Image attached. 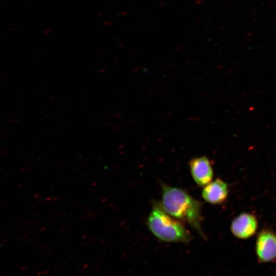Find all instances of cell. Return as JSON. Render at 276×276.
Masks as SVG:
<instances>
[{"label": "cell", "instance_id": "obj_1", "mask_svg": "<svg viewBox=\"0 0 276 276\" xmlns=\"http://www.w3.org/2000/svg\"><path fill=\"white\" fill-rule=\"evenodd\" d=\"M162 208L173 217L189 224L203 238L202 204L186 191L165 183L161 185Z\"/></svg>", "mask_w": 276, "mask_h": 276}, {"label": "cell", "instance_id": "obj_2", "mask_svg": "<svg viewBox=\"0 0 276 276\" xmlns=\"http://www.w3.org/2000/svg\"><path fill=\"white\" fill-rule=\"evenodd\" d=\"M147 223L151 233L166 242L188 243L192 236L182 222L168 214L160 204L155 203L148 218Z\"/></svg>", "mask_w": 276, "mask_h": 276}, {"label": "cell", "instance_id": "obj_3", "mask_svg": "<svg viewBox=\"0 0 276 276\" xmlns=\"http://www.w3.org/2000/svg\"><path fill=\"white\" fill-rule=\"evenodd\" d=\"M255 254L259 264L276 260V233L270 227H264L257 234L255 240Z\"/></svg>", "mask_w": 276, "mask_h": 276}, {"label": "cell", "instance_id": "obj_4", "mask_svg": "<svg viewBox=\"0 0 276 276\" xmlns=\"http://www.w3.org/2000/svg\"><path fill=\"white\" fill-rule=\"evenodd\" d=\"M258 227V219L254 214L243 212L233 218L229 229L235 238L246 240L257 234Z\"/></svg>", "mask_w": 276, "mask_h": 276}, {"label": "cell", "instance_id": "obj_5", "mask_svg": "<svg viewBox=\"0 0 276 276\" xmlns=\"http://www.w3.org/2000/svg\"><path fill=\"white\" fill-rule=\"evenodd\" d=\"M189 166L192 177L196 185L203 187L214 178V170L212 162L205 156L192 158Z\"/></svg>", "mask_w": 276, "mask_h": 276}, {"label": "cell", "instance_id": "obj_6", "mask_svg": "<svg viewBox=\"0 0 276 276\" xmlns=\"http://www.w3.org/2000/svg\"><path fill=\"white\" fill-rule=\"evenodd\" d=\"M229 192L227 183L217 178L203 187L201 196L205 202L213 205H218L223 203L226 200Z\"/></svg>", "mask_w": 276, "mask_h": 276}]
</instances>
